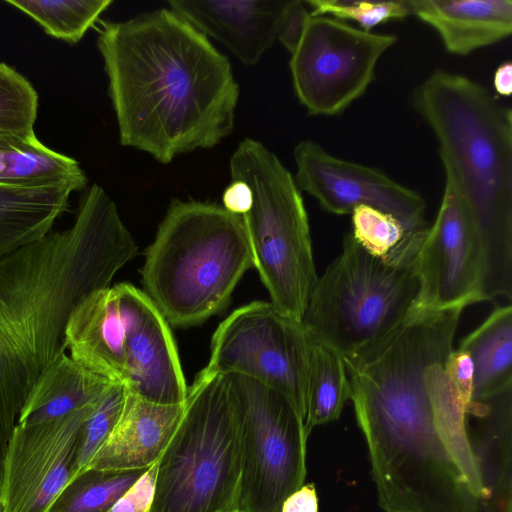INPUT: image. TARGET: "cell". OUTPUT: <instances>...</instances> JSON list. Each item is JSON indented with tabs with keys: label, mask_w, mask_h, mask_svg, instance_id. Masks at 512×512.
Returning <instances> with one entry per match:
<instances>
[{
	"label": "cell",
	"mask_w": 512,
	"mask_h": 512,
	"mask_svg": "<svg viewBox=\"0 0 512 512\" xmlns=\"http://www.w3.org/2000/svg\"><path fill=\"white\" fill-rule=\"evenodd\" d=\"M137 254L115 202L95 183L72 226L0 259V478L22 407L67 351L71 313Z\"/></svg>",
	"instance_id": "obj_2"
},
{
	"label": "cell",
	"mask_w": 512,
	"mask_h": 512,
	"mask_svg": "<svg viewBox=\"0 0 512 512\" xmlns=\"http://www.w3.org/2000/svg\"><path fill=\"white\" fill-rule=\"evenodd\" d=\"M184 409L185 402L157 404L126 389L120 417L87 468L114 471L149 468L167 447Z\"/></svg>",
	"instance_id": "obj_16"
},
{
	"label": "cell",
	"mask_w": 512,
	"mask_h": 512,
	"mask_svg": "<svg viewBox=\"0 0 512 512\" xmlns=\"http://www.w3.org/2000/svg\"><path fill=\"white\" fill-rule=\"evenodd\" d=\"M36 21L49 36L78 43L112 0H6Z\"/></svg>",
	"instance_id": "obj_26"
},
{
	"label": "cell",
	"mask_w": 512,
	"mask_h": 512,
	"mask_svg": "<svg viewBox=\"0 0 512 512\" xmlns=\"http://www.w3.org/2000/svg\"><path fill=\"white\" fill-rule=\"evenodd\" d=\"M312 338L270 301L234 310L216 328L205 370L249 377L283 394L304 420Z\"/></svg>",
	"instance_id": "obj_9"
},
{
	"label": "cell",
	"mask_w": 512,
	"mask_h": 512,
	"mask_svg": "<svg viewBox=\"0 0 512 512\" xmlns=\"http://www.w3.org/2000/svg\"><path fill=\"white\" fill-rule=\"evenodd\" d=\"M88 179L12 185L0 183V259L43 239L66 211L74 191L87 188Z\"/></svg>",
	"instance_id": "obj_19"
},
{
	"label": "cell",
	"mask_w": 512,
	"mask_h": 512,
	"mask_svg": "<svg viewBox=\"0 0 512 512\" xmlns=\"http://www.w3.org/2000/svg\"><path fill=\"white\" fill-rule=\"evenodd\" d=\"M473 363L472 405L492 401L512 390V306H497L458 347ZM469 415V414H468Z\"/></svg>",
	"instance_id": "obj_20"
},
{
	"label": "cell",
	"mask_w": 512,
	"mask_h": 512,
	"mask_svg": "<svg viewBox=\"0 0 512 512\" xmlns=\"http://www.w3.org/2000/svg\"><path fill=\"white\" fill-rule=\"evenodd\" d=\"M223 207L236 215L247 213L252 204V193L249 186L240 180H231L222 197Z\"/></svg>",
	"instance_id": "obj_33"
},
{
	"label": "cell",
	"mask_w": 512,
	"mask_h": 512,
	"mask_svg": "<svg viewBox=\"0 0 512 512\" xmlns=\"http://www.w3.org/2000/svg\"><path fill=\"white\" fill-rule=\"evenodd\" d=\"M0 512H1V510H0Z\"/></svg>",
	"instance_id": "obj_38"
},
{
	"label": "cell",
	"mask_w": 512,
	"mask_h": 512,
	"mask_svg": "<svg viewBox=\"0 0 512 512\" xmlns=\"http://www.w3.org/2000/svg\"><path fill=\"white\" fill-rule=\"evenodd\" d=\"M280 512H318V496L314 484L302 485L283 502Z\"/></svg>",
	"instance_id": "obj_34"
},
{
	"label": "cell",
	"mask_w": 512,
	"mask_h": 512,
	"mask_svg": "<svg viewBox=\"0 0 512 512\" xmlns=\"http://www.w3.org/2000/svg\"><path fill=\"white\" fill-rule=\"evenodd\" d=\"M483 254L457 194L445 181L434 223L416 257L419 292L413 311L463 308L482 302Z\"/></svg>",
	"instance_id": "obj_12"
},
{
	"label": "cell",
	"mask_w": 512,
	"mask_h": 512,
	"mask_svg": "<svg viewBox=\"0 0 512 512\" xmlns=\"http://www.w3.org/2000/svg\"><path fill=\"white\" fill-rule=\"evenodd\" d=\"M289 0L184 1L169 8L205 36L228 48L243 64H257L277 41L281 15Z\"/></svg>",
	"instance_id": "obj_15"
},
{
	"label": "cell",
	"mask_w": 512,
	"mask_h": 512,
	"mask_svg": "<svg viewBox=\"0 0 512 512\" xmlns=\"http://www.w3.org/2000/svg\"><path fill=\"white\" fill-rule=\"evenodd\" d=\"M354 239L369 253L394 265L416 261L427 229L413 232L393 215L360 205L351 213Z\"/></svg>",
	"instance_id": "obj_24"
},
{
	"label": "cell",
	"mask_w": 512,
	"mask_h": 512,
	"mask_svg": "<svg viewBox=\"0 0 512 512\" xmlns=\"http://www.w3.org/2000/svg\"><path fill=\"white\" fill-rule=\"evenodd\" d=\"M502 512H512V501H509L505 507L503 508Z\"/></svg>",
	"instance_id": "obj_36"
},
{
	"label": "cell",
	"mask_w": 512,
	"mask_h": 512,
	"mask_svg": "<svg viewBox=\"0 0 512 512\" xmlns=\"http://www.w3.org/2000/svg\"><path fill=\"white\" fill-rule=\"evenodd\" d=\"M447 377L459 396L468 406L472 405L474 367L469 354L462 350H452L445 362Z\"/></svg>",
	"instance_id": "obj_32"
},
{
	"label": "cell",
	"mask_w": 512,
	"mask_h": 512,
	"mask_svg": "<svg viewBox=\"0 0 512 512\" xmlns=\"http://www.w3.org/2000/svg\"><path fill=\"white\" fill-rule=\"evenodd\" d=\"M238 420L225 375L202 369L156 466L149 512L240 510Z\"/></svg>",
	"instance_id": "obj_5"
},
{
	"label": "cell",
	"mask_w": 512,
	"mask_h": 512,
	"mask_svg": "<svg viewBox=\"0 0 512 512\" xmlns=\"http://www.w3.org/2000/svg\"><path fill=\"white\" fill-rule=\"evenodd\" d=\"M125 396V386L112 383L96 402L83 425L70 480L89 466L111 434L122 412Z\"/></svg>",
	"instance_id": "obj_28"
},
{
	"label": "cell",
	"mask_w": 512,
	"mask_h": 512,
	"mask_svg": "<svg viewBox=\"0 0 512 512\" xmlns=\"http://www.w3.org/2000/svg\"><path fill=\"white\" fill-rule=\"evenodd\" d=\"M238 420L241 512H280L304 485L307 432L304 420L280 392L239 374L225 375Z\"/></svg>",
	"instance_id": "obj_8"
},
{
	"label": "cell",
	"mask_w": 512,
	"mask_h": 512,
	"mask_svg": "<svg viewBox=\"0 0 512 512\" xmlns=\"http://www.w3.org/2000/svg\"><path fill=\"white\" fill-rule=\"evenodd\" d=\"M229 167L231 180L245 182L252 193L242 218L253 267L270 302L301 322L318 279L301 191L277 155L256 139L239 142Z\"/></svg>",
	"instance_id": "obj_6"
},
{
	"label": "cell",
	"mask_w": 512,
	"mask_h": 512,
	"mask_svg": "<svg viewBox=\"0 0 512 512\" xmlns=\"http://www.w3.org/2000/svg\"><path fill=\"white\" fill-rule=\"evenodd\" d=\"M310 17L304 2L288 1L279 21L277 40L290 54L296 49Z\"/></svg>",
	"instance_id": "obj_30"
},
{
	"label": "cell",
	"mask_w": 512,
	"mask_h": 512,
	"mask_svg": "<svg viewBox=\"0 0 512 512\" xmlns=\"http://www.w3.org/2000/svg\"><path fill=\"white\" fill-rule=\"evenodd\" d=\"M39 95L31 82L0 62V132L34 134Z\"/></svg>",
	"instance_id": "obj_27"
},
{
	"label": "cell",
	"mask_w": 512,
	"mask_h": 512,
	"mask_svg": "<svg viewBox=\"0 0 512 512\" xmlns=\"http://www.w3.org/2000/svg\"><path fill=\"white\" fill-rule=\"evenodd\" d=\"M235 512H241V511H240V510H238V511H235Z\"/></svg>",
	"instance_id": "obj_37"
},
{
	"label": "cell",
	"mask_w": 512,
	"mask_h": 512,
	"mask_svg": "<svg viewBox=\"0 0 512 512\" xmlns=\"http://www.w3.org/2000/svg\"><path fill=\"white\" fill-rule=\"evenodd\" d=\"M293 155L298 189L325 211L345 215L366 205L393 215L410 231L428 228L424 198L382 171L335 157L313 140L300 141Z\"/></svg>",
	"instance_id": "obj_13"
},
{
	"label": "cell",
	"mask_w": 512,
	"mask_h": 512,
	"mask_svg": "<svg viewBox=\"0 0 512 512\" xmlns=\"http://www.w3.org/2000/svg\"><path fill=\"white\" fill-rule=\"evenodd\" d=\"M111 384L64 353L38 379L17 423L32 424L63 417L95 402Z\"/></svg>",
	"instance_id": "obj_21"
},
{
	"label": "cell",
	"mask_w": 512,
	"mask_h": 512,
	"mask_svg": "<svg viewBox=\"0 0 512 512\" xmlns=\"http://www.w3.org/2000/svg\"><path fill=\"white\" fill-rule=\"evenodd\" d=\"M97 47L123 146L167 164L233 132L240 89L229 59L170 8L101 22Z\"/></svg>",
	"instance_id": "obj_1"
},
{
	"label": "cell",
	"mask_w": 512,
	"mask_h": 512,
	"mask_svg": "<svg viewBox=\"0 0 512 512\" xmlns=\"http://www.w3.org/2000/svg\"><path fill=\"white\" fill-rule=\"evenodd\" d=\"M157 462L117 500L108 512H149L155 487Z\"/></svg>",
	"instance_id": "obj_31"
},
{
	"label": "cell",
	"mask_w": 512,
	"mask_h": 512,
	"mask_svg": "<svg viewBox=\"0 0 512 512\" xmlns=\"http://www.w3.org/2000/svg\"><path fill=\"white\" fill-rule=\"evenodd\" d=\"M97 401L53 420L16 424L0 478L1 512H48L70 480L83 425Z\"/></svg>",
	"instance_id": "obj_11"
},
{
	"label": "cell",
	"mask_w": 512,
	"mask_h": 512,
	"mask_svg": "<svg viewBox=\"0 0 512 512\" xmlns=\"http://www.w3.org/2000/svg\"><path fill=\"white\" fill-rule=\"evenodd\" d=\"M83 177L78 161L45 146L35 133L0 132V183L32 185Z\"/></svg>",
	"instance_id": "obj_22"
},
{
	"label": "cell",
	"mask_w": 512,
	"mask_h": 512,
	"mask_svg": "<svg viewBox=\"0 0 512 512\" xmlns=\"http://www.w3.org/2000/svg\"><path fill=\"white\" fill-rule=\"evenodd\" d=\"M493 87L497 94L509 97L512 93V63H501L493 75Z\"/></svg>",
	"instance_id": "obj_35"
},
{
	"label": "cell",
	"mask_w": 512,
	"mask_h": 512,
	"mask_svg": "<svg viewBox=\"0 0 512 512\" xmlns=\"http://www.w3.org/2000/svg\"><path fill=\"white\" fill-rule=\"evenodd\" d=\"M411 104L434 133L446 181L483 254L481 297H512V111L478 82L443 69L418 84Z\"/></svg>",
	"instance_id": "obj_3"
},
{
	"label": "cell",
	"mask_w": 512,
	"mask_h": 512,
	"mask_svg": "<svg viewBox=\"0 0 512 512\" xmlns=\"http://www.w3.org/2000/svg\"><path fill=\"white\" fill-rule=\"evenodd\" d=\"M312 16H329L341 21L356 22L366 32L391 20L411 16L407 0L398 1H354V0H309L305 2Z\"/></svg>",
	"instance_id": "obj_29"
},
{
	"label": "cell",
	"mask_w": 512,
	"mask_h": 512,
	"mask_svg": "<svg viewBox=\"0 0 512 512\" xmlns=\"http://www.w3.org/2000/svg\"><path fill=\"white\" fill-rule=\"evenodd\" d=\"M147 469L87 468L66 484L48 512H108Z\"/></svg>",
	"instance_id": "obj_25"
},
{
	"label": "cell",
	"mask_w": 512,
	"mask_h": 512,
	"mask_svg": "<svg viewBox=\"0 0 512 512\" xmlns=\"http://www.w3.org/2000/svg\"><path fill=\"white\" fill-rule=\"evenodd\" d=\"M253 258L240 215L173 200L145 251L143 292L169 324L199 325L222 311Z\"/></svg>",
	"instance_id": "obj_4"
},
{
	"label": "cell",
	"mask_w": 512,
	"mask_h": 512,
	"mask_svg": "<svg viewBox=\"0 0 512 512\" xmlns=\"http://www.w3.org/2000/svg\"><path fill=\"white\" fill-rule=\"evenodd\" d=\"M115 287L125 327V388L149 402L184 403L188 386L169 323L143 290L127 282Z\"/></svg>",
	"instance_id": "obj_14"
},
{
	"label": "cell",
	"mask_w": 512,
	"mask_h": 512,
	"mask_svg": "<svg viewBox=\"0 0 512 512\" xmlns=\"http://www.w3.org/2000/svg\"><path fill=\"white\" fill-rule=\"evenodd\" d=\"M418 292L416 261L387 263L348 232L340 255L318 277L301 323L314 341L350 356L403 323Z\"/></svg>",
	"instance_id": "obj_7"
},
{
	"label": "cell",
	"mask_w": 512,
	"mask_h": 512,
	"mask_svg": "<svg viewBox=\"0 0 512 512\" xmlns=\"http://www.w3.org/2000/svg\"><path fill=\"white\" fill-rule=\"evenodd\" d=\"M398 38L329 16L309 18L289 67L299 102L312 116H336L366 92L381 56Z\"/></svg>",
	"instance_id": "obj_10"
},
{
	"label": "cell",
	"mask_w": 512,
	"mask_h": 512,
	"mask_svg": "<svg viewBox=\"0 0 512 512\" xmlns=\"http://www.w3.org/2000/svg\"><path fill=\"white\" fill-rule=\"evenodd\" d=\"M351 389L341 355L312 339L305 428L337 420L350 400Z\"/></svg>",
	"instance_id": "obj_23"
},
{
	"label": "cell",
	"mask_w": 512,
	"mask_h": 512,
	"mask_svg": "<svg viewBox=\"0 0 512 512\" xmlns=\"http://www.w3.org/2000/svg\"><path fill=\"white\" fill-rule=\"evenodd\" d=\"M69 356L92 373L125 383V327L114 286L95 291L71 313L66 327Z\"/></svg>",
	"instance_id": "obj_17"
},
{
	"label": "cell",
	"mask_w": 512,
	"mask_h": 512,
	"mask_svg": "<svg viewBox=\"0 0 512 512\" xmlns=\"http://www.w3.org/2000/svg\"><path fill=\"white\" fill-rule=\"evenodd\" d=\"M412 15L432 27L447 52L467 56L512 33L510 0H407Z\"/></svg>",
	"instance_id": "obj_18"
}]
</instances>
